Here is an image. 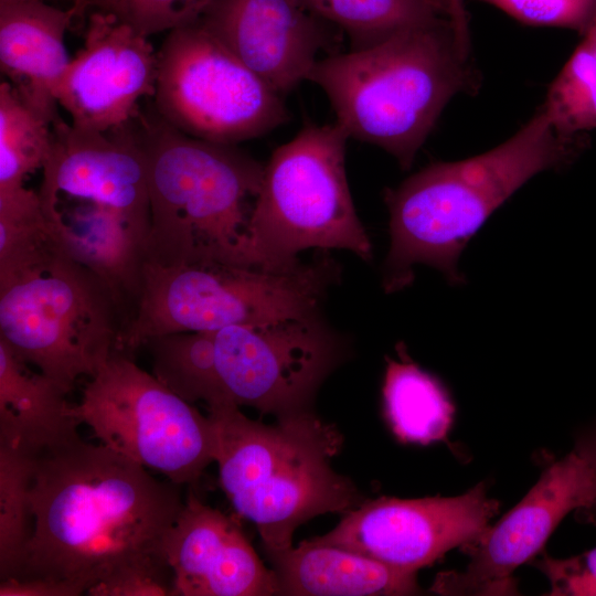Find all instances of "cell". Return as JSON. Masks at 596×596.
<instances>
[{
    "label": "cell",
    "mask_w": 596,
    "mask_h": 596,
    "mask_svg": "<svg viewBox=\"0 0 596 596\" xmlns=\"http://www.w3.org/2000/svg\"><path fill=\"white\" fill-rule=\"evenodd\" d=\"M30 500L33 530L17 578L88 589L125 562L163 557L185 499L181 486L79 436L36 455Z\"/></svg>",
    "instance_id": "1"
},
{
    "label": "cell",
    "mask_w": 596,
    "mask_h": 596,
    "mask_svg": "<svg viewBox=\"0 0 596 596\" xmlns=\"http://www.w3.org/2000/svg\"><path fill=\"white\" fill-rule=\"evenodd\" d=\"M583 137L558 134L540 107L499 146L464 160L429 164L387 190L391 245L384 290L407 287L417 264L435 267L451 284L462 283L458 259L469 240L531 178L572 163L585 147Z\"/></svg>",
    "instance_id": "2"
},
{
    "label": "cell",
    "mask_w": 596,
    "mask_h": 596,
    "mask_svg": "<svg viewBox=\"0 0 596 596\" xmlns=\"http://www.w3.org/2000/svg\"><path fill=\"white\" fill-rule=\"evenodd\" d=\"M148 163L146 262L274 269L249 231L264 164L234 145L189 136L139 110Z\"/></svg>",
    "instance_id": "3"
},
{
    "label": "cell",
    "mask_w": 596,
    "mask_h": 596,
    "mask_svg": "<svg viewBox=\"0 0 596 596\" xmlns=\"http://www.w3.org/2000/svg\"><path fill=\"white\" fill-rule=\"evenodd\" d=\"M307 81L327 95L349 135L409 169L449 100L476 84L447 20L321 57Z\"/></svg>",
    "instance_id": "4"
},
{
    "label": "cell",
    "mask_w": 596,
    "mask_h": 596,
    "mask_svg": "<svg viewBox=\"0 0 596 596\" xmlns=\"http://www.w3.org/2000/svg\"><path fill=\"white\" fill-rule=\"evenodd\" d=\"M207 409L221 487L236 513L256 525L267 555L291 549L304 522L344 514L365 500L331 467L341 449L340 432L310 411L266 425L234 402Z\"/></svg>",
    "instance_id": "5"
},
{
    "label": "cell",
    "mask_w": 596,
    "mask_h": 596,
    "mask_svg": "<svg viewBox=\"0 0 596 596\" xmlns=\"http://www.w3.org/2000/svg\"><path fill=\"white\" fill-rule=\"evenodd\" d=\"M328 252L288 270L145 262L136 308L119 350L132 351L147 339L166 333L214 332L230 326L320 315L339 274Z\"/></svg>",
    "instance_id": "6"
},
{
    "label": "cell",
    "mask_w": 596,
    "mask_h": 596,
    "mask_svg": "<svg viewBox=\"0 0 596 596\" xmlns=\"http://www.w3.org/2000/svg\"><path fill=\"white\" fill-rule=\"evenodd\" d=\"M126 326L107 284L60 248L0 279V339L65 393L119 351Z\"/></svg>",
    "instance_id": "7"
},
{
    "label": "cell",
    "mask_w": 596,
    "mask_h": 596,
    "mask_svg": "<svg viewBox=\"0 0 596 596\" xmlns=\"http://www.w3.org/2000/svg\"><path fill=\"white\" fill-rule=\"evenodd\" d=\"M348 139L338 123H309L264 164L249 231L274 269L297 267L298 254L309 248L347 249L371 260L345 173Z\"/></svg>",
    "instance_id": "8"
},
{
    "label": "cell",
    "mask_w": 596,
    "mask_h": 596,
    "mask_svg": "<svg viewBox=\"0 0 596 596\" xmlns=\"http://www.w3.org/2000/svg\"><path fill=\"white\" fill-rule=\"evenodd\" d=\"M151 98L171 127L224 145L264 136L290 118L283 96L198 20L167 32Z\"/></svg>",
    "instance_id": "9"
},
{
    "label": "cell",
    "mask_w": 596,
    "mask_h": 596,
    "mask_svg": "<svg viewBox=\"0 0 596 596\" xmlns=\"http://www.w3.org/2000/svg\"><path fill=\"white\" fill-rule=\"evenodd\" d=\"M72 411L100 444L179 486H195L214 461L215 433L209 415L121 351L91 377Z\"/></svg>",
    "instance_id": "10"
},
{
    "label": "cell",
    "mask_w": 596,
    "mask_h": 596,
    "mask_svg": "<svg viewBox=\"0 0 596 596\" xmlns=\"http://www.w3.org/2000/svg\"><path fill=\"white\" fill-rule=\"evenodd\" d=\"M215 368L230 398L277 418L309 412L343 344L320 315L213 332Z\"/></svg>",
    "instance_id": "11"
},
{
    "label": "cell",
    "mask_w": 596,
    "mask_h": 596,
    "mask_svg": "<svg viewBox=\"0 0 596 596\" xmlns=\"http://www.w3.org/2000/svg\"><path fill=\"white\" fill-rule=\"evenodd\" d=\"M52 129L39 191L45 217L111 215L148 238V163L136 117L104 132L63 119Z\"/></svg>",
    "instance_id": "12"
},
{
    "label": "cell",
    "mask_w": 596,
    "mask_h": 596,
    "mask_svg": "<svg viewBox=\"0 0 596 596\" xmlns=\"http://www.w3.org/2000/svg\"><path fill=\"white\" fill-rule=\"evenodd\" d=\"M596 500V475L575 449L544 470L528 494L493 526L462 545V572L439 573L433 590L444 595L518 594L513 572L535 556L571 511L586 512Z\"/></svg>",
    "instance_id": "13"
},
{
    "label": "cell",
    "mask_w": 596,
    "mask_h": 596,
    "mask_svg": "<svg viewBox=\"0 0 596 596\" xmlns=\"http://www.w3.org/2000/svg\"><path fill=\"white\" fill-rule=\"evenodd\" d=\"M499 503L485 483L451 498L364 500L312 542L341 547L390 566L417 572L489 526Z\"/></svg>",
    "instance_id": "14"
},
{
    "label": "cell",
    "mask_w": 596,
    "mask_h": 596,
    "mask_svg": "<svg viewBox=\"0 0 596 596\" xmlns=\"http://www.w3.org/2000/svg\"><path fill=\"white\" fill-rule=\"evenodd\" d=\"M157 51L113 13L87 12L84 42L71 58L55 88V99L74 127L109 131L139 113L138 104L152 97Z\"/></svg>",
    "instance_id": "15"
},
{
    "label": "cell",
    "mask_w": 596,
    "mask_h": 596,
    "mask_svg": "<svg viewBox=\"0 0 596 596\" xmlns=\"http://www.w3.org/2000/svg\"><path fill=\"white\" fill-rule=\"evenodd\" d=\"M198 21L281 96L338 53L329 22L302 0H211Z\"/></svg>",
    "instance_id": "16"
},
{
    "label": "cell",
    "mask_w": 596,
    "mask_h": 596,
    "mask_svg": "<svg viewBox=\"0 0 596 596\" xmlns=\"http://www.w3.org/2000/svg\"><path fill=\"white\" fill-rule=\"evenodd\" d=\"M173 573L174 596L279 595L267 568L238 522L190 491L162 543Z\"/></svg>",
    "instance_id": "17"
},
{
    "label": "cell",
    "mask_w": 596,
    "mask_h": 596,
    "mask_svg": "<svg viewBox=\"0 0 596 596\" xmlns=\"http://www.w3.org/2000/svg\"><path fill=\"white\" fill-rule=\"evenodd\" d=\"M76 18L71 6L0 3V70L22 99L52 126L62 118L55 88L71 57L64 39Z\"/></svg>",
    "instance_id": "18"
},
{
    "label": "cell",
    "mask_w": 596,
    "mask_h": 596,
    "mask_svg": "<svg viewBox=\"0 0 596 596\" xmlns=\"http://www.w3.org/2000/svg\"><path fill=\"white\" fill-rule=\"evenodd\" d=\"M279 595L372 596L416 595V573L341 547L304 540L297 547L268 555Z\"/></svg>",
    "instance_id": "19"
},
{
    "label": "cell",
    "mask_w": 596,
    "mask_h": 596,
    "mask_svg": "<svg viewBox=\"0 0 596 596\" xmlns=\"http://www.w3.org/2000/svg\"><path fill=\"white\" fill-rule=\"evenodd\" d=\"M66 394L0 339V443L39 454L79 437Z\"/></svg>",
    "instance_id": "20"
},
{
    "label": "cell",
    "mask_w": 596,
    "mask_h": 596,
    "mask_svg": "<svg viewBox=\"0 0 596 596\" xmlns=\"http://www.w3.org/2000/svg\"><path fill=\"white\" fill-rule=\"evenodd\" d=\"M400 360L387 358L383 384L385 415L404 443L428 444L444 439L454 405L443 384L398 350Z\"/></svg>",
    "instance_id": "21"
},
{
    "label": "cell",
    "mask_w": 596,
    "mask_h": 596,
    "mask_svg": "<svg viewBox=\"0 0 596 596\" xmlns=\"http://www.w3.org/2000/svg\"><path fill=\"white\" fill-rule=\"evenodd\" d=\"M152 374L189 403L202 401L207 408L233 402L219 377L213 332L181 331L147 339Z\"/></svg>",
    "instance_id": "22"
},
{
    "label": "cell",
    "mask_w": 596,
    "mask_h": 596,
    "mask_svg": "<svg viewBox=\"0 0 596 596\" xmlns=\"http://www.w3.org/2000/svg\"><path fill=\"white\" fill-rule=\"evenodd\" d=\"M302 1L348 35L350 50L369 47L406 29L447 20L435 0Z\"/></svg>",
    "instance_id": "23"
},
{
    "label": "cell",
    "mask_w": 596,
    "mask_h": 596,
    "mask_svg": "<svg viewBox=\"0 0 596 596\" xmlns=\"http://www.w3.org/2000/svg\"><path fill=\"white\" fill-rule=\"evenodd\" d=\"M53 140L52 125L8 81L0 83V190L24 185L42 169Z\"/></svg>",
    "instance_id": "24"
},
{
    "label": "cell",
    "mask_w": 596,
    "mask_h": 596,
    "mask_svg": "<svg viewBox=\"0 0 596 596\" xmlns=\"http://www.w3.org/2000/svg\"><path fill=\"white\" fill-rule=\"evenodd\" d=\"M35 453L0 443V578L17 577L32 535Z\"/></svg>",
    "instance_id": "25"
},
{
    "label": "cell",
    "mask_w": 596,
    "mask_h": 596,
    "mask_svg": "<svg viewBox=\"0 0 596 596\" xmlns=\"http://www.w3.org/2000/svg\"><path fill=\"white\" fill-rule=\"evenodd\" d=\"M583 36L541 106L554 129L568 137L596 128V25Z\"/></svg>",
    "instance_id": "26"
},
{
    "label": "cell",
    "mask_w": 596,
    "mask_h": 596,
    "mask_svg": "<svg viewBox=\"0 0 596 596\" xmlns=\"http://www.w3.org/2000/svg\"><path fill=\"white\" fill-rule=\"evenodd\" d=\"M56 248L39 192L25 185L0 190V279L32 266Z\"/></svg>",
    "instance_id": "27"
},
{
    "label": "cell",
    "mask_w": 596,
    "mask_h": 596,
    "mask_svg": "<svg viewBox=\"0 0 596 596\" xmlns=\"http://www.w3.org/2000/svg\"><path fill=\"white\" fill-rule=\"evenodd\" d=\"M211 0H94L91 9L113 13L150 36L196 21Z\"/></svg>",
    "instance_id": "28"
},
{
    "label": "cell",
    "mask_w": 596,
    "mask_h": 596,
    "mask_svg": "<svg viewBox=\"0 0 596 596\" xmlns=\"http://www.w3.org/2000/svg\"><path fill=\"white\" fill-rule=\"evenodd\" d=\"M89 596H174L173 573L164 557H138L115 567L94 583Z\"/></svg>",
    "instance_id": "29"
},
{
    "label": "cell",
    "mask_w": 596,
    "mask_h": 596,
    "mask_svg": "<svg viewBox=\"0 0 596 596\" xmlns=\"http://www.w3.org/2000/svg\"><path fill=\"white\" fill-rule=\"evenodd\" d=\"M520 22L584 33L596 14V0H481Z\"/></svg>",
    "instance_id": "30"
},
{
    "label": "cell",
    "mask_w": 596,
    "mask_h": 596,
    "mask_svg": "<svg viewBox=\"0 0 596 596\" xmlns=\"http://www.w3.org/2000/svg\"><path fill=\"white\" fill-rule=\"evenodd\" d=\"M551 583L552 596H596V547L568 558L549 555L535 562Z\"/></svg>",
    "instance_id": "31"
},
{
    "label": "cell",
    "mask_w": 596,
    "mask_h": 596,
    "mask_svg": "<svg viewBox=\"0 0 596 596\" xmlns=\"http://www.w3.org/2000/svg\"><path fill=\"white\" fill-rule=\"evenodd\" d=\"M87 588L78 583L52 578H17L0 582V596H79Z\"/></svg>",
    "instance_id": "32"
},
{
    "label": "cell",
    "mask_w": 596,
    "mask_h": 596,
    "mask_svg": "<svg viewBox=\"0 0 596 596\" xmlns=\"http://www.w3.org/2000/svg\"><path fill=\"white\" fill-rule=\"evenodd\" d=\"M449 21L460 49L470 54L468 14L464 0H435Z\"/></svg>",
    "instance_id": "33"
},
{
    "label": "cell",
    "mask_w": 596,
    "mask_h": 596,
    "mask_svg": "<svg viewBox=\"0 0 596 596\" xmlns=\"http://www.w3.org/2000/svg\"><path fill=\"white\" fill-rule=\"evenodd\" d=\"M578 449L589 460L596 475V434L588 441L583 443ZM584 513L589 520L596 521V500L594 504Z\"/></svg>",
    "instance_id": "34"
},
{
    "label": "cell",
    "mask_w": 596,
    "mask_h": 596,
    "mask_svg": "<svg viewBox=\"0 0 596 596\" xmlns=\"http://www.w3.org/2000/svg\"><path fill=\"white\" fill-rule=\"evenodd\" d=\"M94 0H73L72 7L75 11L76 18H81L86 14L92 6Z\"/></svg>",
    "instance_id": "35"
},
{
    "label": "cell",
    "mask_w": 596,
    "mask_h": 596,
    "mask_svg": "<svg viewBox=\"0 0 596 596\" xmlns=\"http://www.w3.org/2000/svg\"><path fill=\"white\" fill-rule=\"evenodd\" d=\"M30 1H47V0H0V3H17V2H30Z\"/></svg>",
    "instance_id": "36"
}]
</instances>
